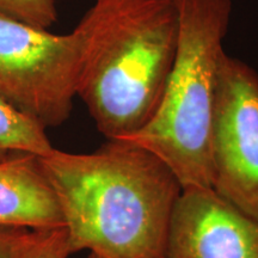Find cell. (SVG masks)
I'll return each instance as SVG.
<instances>
[{
    "mask_svg": "<svg viewBox=\"0 0 258 258\" xmlns=\"http://www.w3.org/2000/svg\"><path fill=\"white\" fill-rule=\"evenodd\" d=\"M0 17L48 30L57 21V12L54 0H0Z\"/></svg>",
    "mask_w": 258,
    "mask_h": 258,
    "instance_id": "9c48e42d",
    "label": "cell"
},
{
    "mask_svg": "<svg viewBox=\"0 0 258 258\" xmlns=\"http://www.w3.org/2000/svg\"><path fill=\"white\" fill-rule=\"evenodd\" d=\"M46 129L0 98V163L24 154L44 157L53 152Z\"/></svg>",
    "mask_w": 258,
    "mask_h": 258,
    "instance_id": "ba28073f",
    "label": "cell"
},
{
    "mask_svg": "<svg viewBox=\"0 0 258 258\" xmlns=\"http://www.w3.org/2000/svg\"><path fill=\"white\" fill-rule=\"evenodd\" d=\"M84 38L0 17V98L43 127L70 117L77 96Z\"/></svg>",
    "mask_w": 258,
    "mask_h": 258,
    "instance_id": "277c9868",
    "label": "cell"
},
{
    "mask_svg": "<svg viewBox=\"0 0 258 258\" xmlns=\"http://www.w3.org/2000/svg\"><path fill=\"white\" fill-rule=\"evenodd\" d=\"M71 251L64 227L47 230L25 258H67Z\"/></svg>",
    "mask_w": 258,
    "mask_h": 258,
    "instance_id": "8fae6325",
    "label": "cell"
},
{
    "mask_svg": "<svg viewBox=\"0 0 258 258\" xmlns=\"http://www.w3.org/2000/svg\"><path fill=\"white\" fill-rule=\"evenodd\" d=\"M212 189L258 220V73L224 53L212 127Z\"/></svg>",
    "mask_w": 258,
    "mask_h": 258,
    "instance_id": "5b68a950",
    "label": "cell"
},
{
    "mask_svg": "<svg viewBox=\"0 0 258 258\" xmlns=\"http://www.w3.org/2000/svg\"><path fill=\"white\" fill-rule=\"evenodd\" d=\"M0 226L64 227L59 201L40 157L24 154L0 163Z\"/></svg>",
    "mask_w": 258,
    "mask_h": 258,
    "instance_id": "52a82bcc",
    "label": "cell"
},
{
    "mask_svg": "<svg viewBox=\"0 0 258 258\" xmlns=\"http://www.w3.org/2000/svg\"><path fill=\"white\" fill-rule=\"evenodd\" d=\"M46 231L0 226V258H25Z\"/></svg>",
    "mask_w": 258,
    "mask_h": 258,
    "instance_id": "30bf717a",
    "label": "cell"
},
{
    "mask_svg": "<svg viewBox=\"0 0 258 258\" xmlns=\"http://www.w3.org/2000/svg\"><path fill=\"white\" fill-rule=\"evenodd\" d=\"M88 258H102V257L97 256V254H95V253H90V254H89V257H88Z\"/></svg>",
    "mask_w": 258,
    "mask_h": 258,
    "instance_id": "7c38bea8",
    "label": "cell"
},
{
    "mask_svg": "<svg viewBox=\"0 0 258 258\" xmlns=\"http://www.w3.org/2000/svg\"><path fill=\"white\" fill-rule=\"evenodd\" d=\"M84 49L77 96L108 140L138 133L156 112L175 63V0H96L77 25Z\"/></svg>",
    "mask_w": 258,
    "mask_h": 258,
    "instance_id": "7a4b0ae2",
    "label": "cell"
},
{
    "mask_svg": "<svg viewBox=\"0 0 258 258\" xmlns=\"http://www.w3.org/2000/svg\"><path fill=\"white\" fill-rule=\"evenodd\" d=\"M40 163L59 201L71 253L167 258L183 189L159 158L128 141L108 140L89 154L54 148Z\"/></svg>",
    "mask_w": 258,
    "mask_h": 258,
    "instance_id": "6da1fadb",
    "label": "cell"
},
{
    "mask_svg": "<svg viewBox=\"0 0 258 258\" xmlns=\"http://www.w3.org/2000/svg\"><path fill=\"white\" fill-rule=\"evenodd\" d=\"M167 258H258V220L213 189H183Z\"/></svg>",
    "mask_w": 258,
    "mask_h": 258,
    "instance_id": "8992f818",
    "label": "cell"
},
{
    "mask_svg": "<svg viewBox=\"0 0 258 258\" xmlns=\"http://www.w3.org/2000/svg\"><path fill=\"white\" fill-rule=\"evenodd\" d=\"M175 3L178 48L165 91L148 123L121 140L159 158L182 189H212L213 116L232 0Z\"/></svg>",
    "mask_w": 258,
    "mask_h": 258,
    "instance_id": "3957f363",
    "label": "cell"
}]
</instances>
